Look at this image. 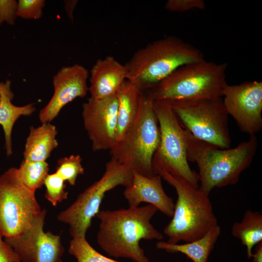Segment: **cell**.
Returning a JSON list of instances; mask_svg holds the SVG:
<instances>
[{"label": "cell", "mask_w": 262, "mask_h": 262, "mask_svg": "<svg viewBox=\"0 0 262 262\" xmlns=\"http://www.w3.org/2000/svg\"><path fill=\"white\" fill-rule=\"evenodd\" d=\"M158 211L150 204L115 210H99L97 235L98 246L109 256L150 262L140 246L141 240H161L163 236L150 223Z\"/></svg>", "instance_id": "cell-1"}, {"label": "cell", "mask_w": 262, "mask_h": 262, "mask_svg": "<svg viewBox=\"0 0 262 262\" xmlns=\"http://www.w3.org/2000/svg\"><path fill=\"white\" fill-rule=\"evenodd\" d=\"M187 133V157L199 169L198 189L209 196L215 188L238 183L242 172L252 162L258 148L256 135L233 148H220Z\"/></svg>", "instance_id": "cell-2"}, {"label": "cell", "mask_w": 262, "mask_h": 262, "mask_svg": "<svg viewBox=\"0 0 262 262\" xmlns=\"http://www.w3.org/2000/svg\"><path fill=\"white\" fill-rule=\"evenodd\" d=\"M204 60L198 49L178 37L166 36L133 54L125 64L127 80L148 91L180 66Z\"/></svg>", "instance_id": "cell-3"}, {"label": "cell", "mask_w": 262, "mask_h": 262, "mask_svg": "<svg viewBox=\"0 0 262 262\" xmlns=\"http://www.w3.org/2000/svg\"><path fill=\"white\" fill-rule=\"evenodd\" d=\"M152 166L154 174L173 186L177 195L172 219L164 230L168 238L167 243L176 244L180 241L186 243L196 240L218 225L209 196L198 187L157 166Z\"/></svg>", "instance_id": "cell-4"}, {"label": "cell", "mask_w": 262, "mask_h": 262, "mask_svg": "<svg viewBox=\"0 0 262 262\" xmlns=\"http://www.w3.org/2000/svg\"><path fill=\"white\" fill-rule=\"evenodd\" d=\"M228 64L205 59L180 66L151 89L153 101L217 99L228 83Z\"/></svg>", "instance_id": "cell-5"}, {"label": "cell", "mask_w": 262, "mask_h": 262, "mask_svg": "<svg viewBox=\"0 0 262 262\" xmlns=\"http://www.w3.org/2000/svg\"><path fill=\"white\" fill-rule=\"evenodd\" d=\"M160 141L153 100L142 92L137 116L122 139L110 150L111 158L139 174H155L152 160Z\"/></svg>", "instance_id": "cell-6"}, {"label": "cell", "mask_w": 262, "mask_h": 262, "mask_svg": "<svg viewBox=\"0 0 262 262\" xmlns=\"http://www.w3.org/2000/svg\"><path fill=\"white\" fill-rule=\"evenodd\" d=\"M159 101L172 110L181 127L195 138L220 148H230L229 115L222 98Z\"/></svg>", "instance_id": "cell-7"}, {"label": "cell", "mask_w": 262, "mask_h": 262, "mask_svg": "<svg viewBox=\"0 0 262 262\" xmlns=\"http://www.w3.org/2000/svg\"><path fill=\"white\" fill-rule=\"evenodd\" d=\"M133 179L132 170L111 158L105 165L99 180L80 194L75 201L57 215L58 221L69 226L72 238L85 237L92 218L99 211L108 191L118 186H129Z\"/></svg>", "instance_id": "cell-8"}, {"label": "cell", "mask_w": 262, "mask_h": 262, "mask_svg": "<svg viewBox=\"0 0 262 262\" xmlns=\"http://www.w3.org/2000/svg\"><path fill=\"white\" fill-rule=\"evenodd\" d=\"M153 107L159 125L160 141L153 158L152 165L198 187V174L190 168L187 159L186 130L167 104L153 101Z\"/></svg>", "instance_id": "cell-9"}, {"label": "cell", "mask_w": 262, "mask_h": 262, "mask_svg": "<svg viewBox=\"0 0 262 262\" xmlns=\"http://www.w3.org/2000/svg\"><path fill=\"white\" fill-rule=\"evenodd\" d=\"M46 211L35 192L26 188L11 167L0 176V233L4 238L16 237L32 227Z\"/></svg>", "instance_id": "cell-10"}, {"label": "cell", "mask_w": 262, "mask_h": 262, "mask_svg": "<svg viewBox=\"0 0 262 262\" xmlns=\"http://www.w3.org/2000/svg\"><path fill=\"white\" fill-rule=\"evenodd\" d=\"M223 104L228 115L236 121L239 129L250 135L262 129V82L245 81L236 84L227 83L223 90Z\"/></svg>", "instance_id": "cell-11"}, {"label": "cell", "mask_w": 262, "mask_h": 262, "mask_svg": "<svg viewBox=\"0 0 262 262\" xmlns=\"http://www.w3.org/2000/svg\"><path fill=\"white\" fill-rule=\"evenodd\" d=\"M46 212L30 229L19 235L4 238L23 262H63L61 237L43 230Z\"/></svg>", "instance_id": "cell-12"}, {"label": "cell", "mask_w": 262, "mask_h": 262, "mask_svg": "<svg viewBox=\"0 0 262 262\" xmlns=\"http://www.w3.org/2000/svg\"><path fill=\"white\" fill-rule=\"evenodd\" d=\"M116 95L95 99L90 97L82 104L83 125L94 151L110 150L116 142Z\"/></svg>", "instance_id": "cell-13"}, {"label": "cell", "mask_w": 262, "mask_h": 262, "mask_svg": "<svg viewBox=\"0 0 262 262\" xmlns=\"http://www.w3.org/2000/svg\"><path fill=\"white\" fill-rule=\"evenodd\" d=\"M89 76L88 70L78 64L62 67L53 77L54 93L40 111V121L49 123L66 105L76 98L84 97L88 91L87 81Z\"/></svg>", "instance_id": "cell-14"}, {"label": "cell", "mask_w": 262, "mask_h": 262, "mask_svg": "<svg viewBox=\"0 0 262 262\" xmlns=\"http://www.w3.org/2000/svg\"><path fill=\"white\" fill-rule=\"evenodd\" d=\"M131 183L125 187L123 192L129 207H139L142 202H147L169 217H172L175 203L173 199L165 192L162 178L157 174L146 177L133 171Z\"/></svg>", "instance_id": "cell-15"}, {"label": "cell", "mask_w": 262, "mask_h": 262, "mask_svg": "<svg viewBox=\"0 0 262 262\" xmlns=\"http://www.w3.org/2000/svg\"><path fill=\"white\" fill-rule=\"evenodd\" d=\"M126 80L125 65L112 56L99 59L90 70L88 87L90 97L101 99L115 95Z\"/></svg>", "instance_id": "cell-16"}, {"label": "cell", "mask_w": 262, "mask_h": 262, "mask_svg": "<svg viewBox=\"0 0 262 262\" xmlns=\"http://www.w3.org/2000/svg\"><path fill=\"white\" fill-rule=\"evenodd\" d=\"M11 82L0 81V125L2 127L5 136V147L7 156L12 154L11 135L15 122L20 116L31 115L35 108L33 103L23 106L14 105L12 100L14 95L11 88Z\"/></svg>", "instance_id": "cell-17"}, {"label": "cell", "mask_w": 262, "mask_h": 262, "mask_svg": "<svg viewBox=\"0 0 262 262\" xmlns=\"http://www.w3.org/2000/svg\"><path fill=\"white\" fill-rule=\"evenodd\" d=\"M142 91L126 80L116 95L117 99L116 143L120 141L134 122L139 110Z\"/></svg>", "instance_id": "cell-18"}, {"label": "cell", "mask_w": 262, "mask_h": 262, "mask_svg": "<svg viewBox=\"0 0 262 262\" xmlns=\"http://www.w3.org/2000/svg\"><path fill=\"white\" fill-rule=\"evenodd\" d=\"M57 134L55 126L49 123H43L37 128L32 127L25 146L24 160L46 161L58 146Z\"/></svg>", "instance_id": "cell-19"}, {"label": "cell", "mask_w": 262, "mask_h": 262, "mask_svg": "<svg viewBox=\"0 0 262 262\" xmlns=\"http://www.w3.org/2000/svg\"><path fill=\"white\" fill-rule=\"evenodd\" d=\"M221 229L217 225L202 237L183 244H172L164 241L156 244L158 249L168 253L180 252L185 255L193 262H207L208 258L220 234Z\"/></svg>", "instance_id": "cell-20"}, {"label": "cell", "mask_w": 262, "mask_h": 262, "mask_svg": "<svg viewBox=\"0 0 262 262\" xmlns=\"http://www.w3.org/2000/svg\"><path fill=\"white\" fill-rule=\"evenodd\" d=\"M231 233L246 246L248 259L252 256V248L262 241V215L258 211L247 210L241 222H235Z\"/></svg>", "instance_id": "cell-21"}, {"label": "cell", "mask_w": 262, "mask_h": 262, "mask_svg": "<svg viewBox=\"0 0 262 262\" xmlns=\"http://www.w3.org/2000/svg\"><path fill=\"white\" fill-rule=\"evenodd\" d=\"M49 171V164L46 161L23 160L19 167L16 168V174L20 181L26 188L35 192L44 184Z\"/></svg>", "instance_id": "cell-22"}, {"label": "cell", "mask_w": 262, "mask_h": 262, "mask_svg": "<svg viewBox=\"0 0 262 262\" xmlns=\"http://www.w3.org/2000/svg\"><path fill=\"white\" fill-rule=\"evenodd\" d=\"M68 252L75 257L78 262H120L98 252L85 237L72 238L70 241Z\"/></svg>", "instance_id": "cell-23"}, {"label": "cell", "mask_w": 262, "mask_h": 262, "mask_svg": "<svg viewBox=\"0 0 262 262\" xmlns=\"http://www.w3.org/2000/svg\"><path fill=\"white\" fill-rule=\"evenodd\" d=\"M82 161V158L79 155L60 158L57 161L55 172L65 181H68L70 185L73 186L78 176L84 173Z\"/></svg>", "instance_id": "cell-24"}, {"label": "cell", "mask_w": 262, "mask_h": 262, "mask_svg": "<svg viewBox=\"0 0 262 262\" xmlns=\"http://www.w3.org/2000/svg\"><path fill=\"white\" fill-rule=\"evenodd\" d=\"M65 181L56 172L48 174L44 180L46 188L45 197L56 206L67 197L68 192L66 191Z\"/></svg>", "instance_id": "cell-25"}, {"label": "cell", "mask_w": 262, "mask_h": 262, "mask_svg": "<svg viewBox=\"0 0 262 262\" xmlns=\"http://www.w3.org/2000/svg\"><path fill=\"white\" fill-rule=\"evenodd\" d=\"M45 5L44 0H19L16 9L17 17L25 19H38L42 16V9Z\"/></svg>", "instance_id": "cell-26"}, {"label": "cell", "mask_w": 262, "mask_h": 262, "mask_svg": "<svg viewBox=\"0 0 262 262\" xmlns=\"http://www.w3.org/2000/svg\"><path fill=\"white\" fill-rule=\"evenodd\" d=\"M205 7L203 0H168L165 8L172 12H183L194 9L203 10Z\"/></svg>", "instance_id": "cell-27"}, {"label": "cell", "mask_w": 262, "mask_h": 262, "mask_svg": "<svg viewBox=\"0 0 262 262\" xmlns=\"http://www.w3.org/2000/svg\"><path fill=\"white\" fill-rule=\"evenodd\" d=\"M17 5L16 0H0V26L4 22L10 25L15 24Z\"/></svg>", "instance_id": "cell-28"}, {"label": "cell", "mask_w": 262, "mask_h": 262, "mask_svg": "<svg viewBox=\"0 0 262 262\" xmlns=\"http://www.w3.org/2000/svg\"><path fill=\"white\" fill-rule=\"evenodd\" d=\"M2 237L0 233V262H21L18 255Z\"/></svg>", "instance_id": "cell-29"}, {"label": "cell", "mask_w": 262, "mask_h": 262, "mask_svg": "<svg viewBox=\"0 0 262 262\" xmlns=\"http://www.w3.org/2000/svg\"><path fill=\"white\" fill-rule=\"evenodd\" d=\"M255 253H253V262H262V241L256 245Z\"/></svg>", "instance_id": "cell-30"}, {"label": "cell", "mask_w": 262, "mask_h": 262, "mask_svg": "<svg viewBox=\"0 0 262 262\" xmlns=\"http://www.w3.org/2000/svg\"><path fill=\"white\" fill-rule=\"evenodd\" d=\"M77 2V0L65 1V9L68 17L72 20L73 19V12Z\"/></svg>", "instance_id": "cell-31"}]
</instances>
